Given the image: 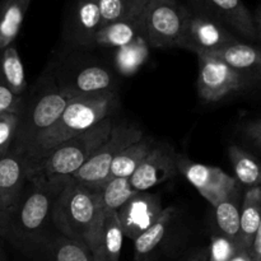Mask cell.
I'll use <instances>...</instances> for the list:
<instances>
[{"instance_id":"36","label":"cell","mask_w":261,"mask_h":261,"mask_svg":"<svg viewBox=\"0 0 261 261\" xmlns=\"http://www.w3.org/2000/svg\"><path fill=\"white\" fill-rule=\"evenodd\" d=\"M181 261H209L208 249H206V247H204V249L195 250V251L190 252L188 256L184 257Z\"/></svg>"},{"instance_id":"27","label":"cell","mask_w":261,"mask_h":261,"mask_svg":"<svg viewBox=\"0 0 261 261\" xmlns=\"http://www.w3.org/2000/svg\"><path fill=\"white\" fill-rule=\"evenodd\" d=\"M228 157L234 172V178L246 189L261 186V162L239 145H229Z\"/></svg>"},{"instance_id":"11","label":"cell","mask_w":261,"mask_h":261,"mask_svg":"<svg viewBox=\"0 0 261 261\" xmlns=\"http://www.w3.org/2000/svg\"><path fill=\"white\" fill-rule=\"evenodd\" d=\"M177 154L167 143H155L129 177L133 189L137 193H144L175 177L178 173Z\"/></svg>"},{"instance_id":"31","label":"cell","mask_w":261,"mask_h":261,"mask_svg":"<svg viewBox=\"0 0 261 261\" xmlns=\"http://www.w3.org/2000/svg\"><path fill=\"white\" fill-rule=\"evenodd\" d=\"M206 249L209 261H231L240 250L236 242L221 233L212 234L211 244Z\"/></svg>"},{"instance_id":"39","label":"cell","mask_w":261,"mask_h":261,"mask_svg":"<svg viewBox=\"0 0 261 261\" xmlns=\"http://www.w3.org/2000/svg\"><path fill=\"white\" fill-rule=\"evenodd\" d=\"M0 261H8V255L4 249V240L0 237Z\"/></svg>"},{"instance_id":"26","label":"cell","mask_w":261,"mask_h":261,"mask_svg":"<svg viewBox=\"0 0 261 261\" xmlns=\"http://www.w3.org/2000/svg\"><path fill=\"white\" fill-rule=\"evenodd\" d=\"M115 50V68L124 76H132L138 73L150 55V46L144 36Z\"/></svg>"},{"instance_id":"5","label":"cell","mask_w":261,"mask_h":261,"mask_svg":"<svg viewBox=\"0 0 261 261\" xmlns=\"http://www.w3.org/2000/svg\"><path fill=\"white\" fill-rule=\"evenodd\" d=\"M70 98L73 97L56 86L51 75L42 82L40 89L35 91L30 99L23 96L17 134L10 150L23 157L36 138L58 121Z\"/></svg>"},{"instance_id":"10","label":"cell","mask_w":261,"mask_h":261,"mask_svg":"<svg viewBox=\"0 0 261 261\" xmlns=\"http://www.w3.org/2000/svg\"><path fill=\"white\" fill-rule=\"evenodd\" d=\"M188 5V4H186ZM189 8L185 30L178 48L194 54H213L222 47L237 42L239 37L222 23Z\"/></svg>"},{"instance_id":"33","label":"cell","mask_w":261,"mask_h":261,"mask_svg":"<svg viewBox=\"0 0 261 261\" xmlns=\"http://www.w3.org/2000/svg\"><path fill=\"white\" fill-rule=\"evenodd\" d=\"M23 105V97L13 94L7 87L0 83V114L2 112H17L19 114Z\"/></svg>"},{"instance_id":"9","label":"cell","mask_w":261,"mask_h":261,"mask_svg":"<svg viewBox=\"0 0 261 261\" xmlns=\"http://www.w3.org/2000/svg\"><path fill=\"white\" fill-rule=\"evenodd\" d=\"M177 170L213 208L242 188L233 176L222 168L194 162L180 153L177 154Z\"/></svg>"},{"instance_id":"24","label":"cell","mask_w":261,"mask_h":261,"mask_svg":"<svg viewBox=\"0 0 261 261\" xmlns=\"http://www.w3.org/2000/svg\"><path fill=\"white\" fill-rule=\"evenodd\" d=\"M31 0H0V50L15 42Z\"/></svg>"},{"instance_id":"35","label":"cell","mask_w":261,"mask_h":261,"mask_svg":"<svg viewBox=\"0 0 261 261\" xmlns=\"http://www.w3.org/2000/svg\"><path fill=\"white\" fill-rule=\"evenodd\" d=\"M250 254H251L252 261H261V221L256 234H255V239L254 242H252Z\"/></svg>"},{"instance_id":"13","label":"cell","mask_w":261,"mask_h":261,"mask_svg":"<svg viewBox=\"0 0 261 261\" xmlns=\"http://www.w3.org/2000/svg\"><path fill=\"white\" fill-rule=\"evenodd\" d=\"M162 211V203L158 195L148 191L135 194L116 211L124 236L134 241L154 223Z\"/></svg>"},{"instance_id":"4","label":"cell","mask_w":261,"mask_h":261,"mask_svg":"<svg viewBox=\"0 0 261 261\" xmlns=\"http://www.w3.org/2000/svg\"><path fill=\"white\" fill-rule=\"evenodd\" d=\"M114 125V119L110 116L92 129L59 144L45 157L27 167V177H40L47 181H65L71 177L109 138Z\"/></svg>"},{"instance_id":"23","label":"cell","mask_w":261,"mask_h":261,"mask_svg":"<svg viewBox=\"0 0 261 261\" xmlns=\"http://www.w3.org/2000/svg\"><path fill=\"white\" fill-rule=\"evenodd\" d=\"M124 239V231L117 212L107 211L99 236L98 249L93 255L94 261H119Z\"/></svg>"},{"instance_id":"38","label":"cell","mask_w":261,"mask_h":261,"mask_svg":"<svg viewBox=\"0 0 261 261\" xmlns=\"http://www.w3.org/2000/svg\"><path fill=\"white\" fill-rule=\"evenodd\" d=\"M231 261H252V257L250 251H247V250H239Z\"/></svg>"},{"instance_id":"20","label":"cell","mask_w":261,"mask_h":261,"mask_svg":"<svg viewBox=\"0 0 261 261\" xmlns=\"http://www.w3.org/2000/svg\"><path fill=\"white\" fill-rule=\"evenodd\" d=\"M140 36H144L143 14L139 17L130 18V19L117 20V22L102 25L94 36L93 46L119 48Z\"/></svg>"},{"instance_id":"8","label":"cell","mask_w":261,"mask_h":261,"mask_svg":"<svg viewBox=\"0 0 261 261\" xmlns=\"http://www.w3.org/2000/svg\"><path fill=\"white\" fill-rule=\"evenodd\" d=\"M198 94L204 102H218L250 84L251 78L229 66L221 59L198 54Z\"/></svg>"},{"instance_id":"18","label":"cell","mask_w":261,"mask_h":261,"mask_svg":"<svg viewBox=\"0 0 261 261\" xmlns=\"http://www.w3.org/2000/svg\"><path fill=\"white\" fill-rule=\"evenodd\" d=\"M208 55L221 59L249 78L252 76L261 78V47L259 46L237 41Z\"/></svg>"},{"instance_id":"29","label":"cell","mask_w":261,"mask_h":261,"mask_svg":"<svg viewBox=\"0 0 261 261\" xmlns=\"http://www.w3.org/2000/svg\"><path fill=\"white\" fill-rule=\"evenodd\" d=\"M149 0H97L102 25L143 14Z\"/></svg>"},{"instance_id":"28","label":"cell","mask_w":261,"mask_h":261,"mask_svg":"<svg viewBox=\"0 0 261 261\" xmlns=\"http://www.w3.org/2000/svg\"><path fill=\"white\" fill-rule=\"evenodd\" d=\"M242 194L244 193L240 188L231 196H228L226 200L214 206V217H216V223L218 226L219 233L236 242L237 246H239L240 236V216H241Z\"/></svg>"},{"instance_id":"32","label":"cell","mask_w":261,"mask_h":261,"mask_svg":"<svg viewBox=\"0 0 261 261\" xmlns=\"http://www.w3.org/2000/svg\"><path fill=\"white\" fill-rule=\"evenodd\" d=\"M19 115L17 112L0 114V155L10 152L18 129Z\"/></svg>"},{"instance_id":"34","label":"cell","mask_w":261,"mask_h":261,"mask_svg":"<svg viewBox=\"0 0 261 261\" xmlns=\"http://www.w3.org/2000/svg\"><path fill=\"white\" fill-rule=\"evenodd\" d=\"M244 133L247 139L250 140V143H252L255 147L261 149V120H256V121L247 124L245 126Z\"/></svg>"},{"instance_id":"15","label":"cell","mask_w":261,"mask_h":261,"mask_svg":"<svg viewBox=\"0 0 261 261\" xmlns=\"http://www.w3.org/2000/svg\"><path fill=\"white\" fill-rule=\"evenodd\" d=\"M101 27L97 0H74L69 18V40L78 46L92 47L94 36Z\"/></svg>"},{"instance_id":"3","label":"cell","mask_w":261,"mask_h":261,"mask_svg":"<svg viewBox=\"0 0 261 261\" xmlns=\"http://www.w3.org/2000/svg\"><path fill=\"white\" fill-rule=\"evenodd\" d=\"M116 106V92L76 96L69 99L58 121L38 135L23 155L27 167L45 157L59 144L92 129L111 116Z\"/></svg>"},{"instance_id":"14","label":"cell","mask_w":261,"mask_h":261,"mask_svg":"<svg viewBox=\"0 0 261 261\" xmlns=\"http://www.w3.org/2000/svg\"><path fill=\"white\" fill-rule=\"evenodd\" d=\"M27 182V165L24 158L12 150L0 155V213L14 206Z\"/></svg>"},{"instance_id":"37","label":"cell","mask_w":261,"mask_h":261,"mask_svg":"<svg viewBox=\"0 0 261 261\" xmlns=\"http://www.w3.org/2000/svg\"><path fill=\"white\" fill-rule=\"evenodd\" d=\"M252 18H254V24L255 30H256V36L257 41L261 42V7L255 12V14H252Z\"/></svg>"},{"instance_id":"25","label":"cell","mask_w":261,"mask_h":261,"mask_svg":"<svg viewBox=\"0 0 261 261\" xmlns=\"http://www.w3.org/2000/svg\"><path fill=\"white\" fill-rule=\"evenodd\" d=\"M154 144V139L143 137L139 142L133 143L132 145L121 150L110 167L107 181L116 177H130L138 168V166L142 163V161L147 157Z\"/></svg>"},{"instance_id":"21","label":"cell","mask_w":261,"mask_h":261,"mask_svg":"<svg viewBox=\"0 0 261 261\" xmlns=\"http://www.w3.org/2000/svg\"><path fill=\"white\" fill-rule=\"evenodd\" d=\"M261 221V186L249 188L242 194L240 216V250L250 251Z\"/></svg>"},{"instance_id":"30","label":"cell","mask_w":261,"mask_h":261,"mask_svg":"<svg viewBox=\"0 0 261 261\" xmlns=\"http://www.w3.org/2000/svg\"><path fill=\"white\" fill-rule=\"evenodd\" d=\"M138 194L133 189L129 177H116L107 181L98 190L99 200L105 211H117Z\"/></svg>"},{"instance_id":"17","label":"cell","mask_w":261,"mask_h":261,"mask_svg":"<svg viewBox=\"0 0 261 261\" xmlns=\"http://www.w3.org/2000/svg\"><path fill=\"white\" fill-rule=\"evenodd\" d=\"M116 82L114 75L101 65H88L79 69L69 86L60 87L71 97L87 94L107 93L115 91Z\"/></svg>"},{"instance_id":"16","label":"cell","mask_w":261,"mask_h":261,"mask_svg":"<svg viewBox=\"0 0 261 261\" xmlns=\"http://www.w3.org/2000/svg\"><path fill=\"white\" fill-rule=\"evenodd\" d=\"M32 261H94L88 247L60 233H51L30 256Z\"/></svg>"},{"instance_id":"1","label":"cell","mask_w":261,"mask_h":261,"mask_svg":"<svg viewBox=\"0 0 261 261\" xmlns=\"http://www.w3.org/2000/svg\"><path fill=\"white\" fill-rule=\"evenodd\" d=\"M65 181L28 177L14 206L0 213V237L4 242L30 257L51 234L48 227L53 226V204Z\"/></svg>"},{"instance_id":"19","label":"cell","mask_w":261,"mask_h":261,"mask_svg":"<svg viewBox=\"0 0 261 261\" xmlns=\"http://www.w3.org/2000/svg\"><path fill=\"white\" fill-rule=\"evenodd\" d=\"M175 213L176 209L173 206L165 208L154 223L134 240L135 261H153L155 252L167 236L168 227L172 223Z\"/></svg>"},{"instance_id":"12","label":"cell","mask_w":261,"mask_h":261,"mask_svg":"<svg viewBox=\"0 0 261 261\" xmlns=\"http://www.w3.org/2000/svg\"><path fill=\"white\" fill-rule=\"evenodd\" d=\"M188 7L228 28L234 35L257 41L254 18L242 0H188Z\"/></svg>"},{"instance_id":"2","label":"cell","mask_w":261,"mask_h":261,"mask_svg":"<svg viewBox=\"0 0 261 261\" xmlns=\"http://www.w3.org/2000/svg\"><path fill=\"white\" fill-rule=\"evenodd\" d=\"M106 212L98 191L91 190L69 177L54 201L51 222L58 233L83 242L94 255L98 249Z\"/></svg>"},{"instance_id":"22","label":"cell","mask_w":261,"mask_h":261,"mask_svg":"<svg viewBox=\"0 0 261 261\" xmlns=\"http://www.w3.org/2000/svg\"><path fill=\"white\" fill-rule=\"evenodd\" d=\"M0 83L18 97L27 91L24 66L15 42L0 50Z\"/></svg>"},{"instance_id":"7","label":"cell","mask_w":261,"mask_h":261,"mask_svg":"<svg viewBox=\"0 0 261 261\" xmlns=\"http://www.w3.org/2000/svg\"><path fill=\"white\" fill-rule=\"evenodd\" d=\"M143 137L142 130L134 125L115 124L109 138L71 177L91 190L98 191L106 184L110 167L116 155L133 143L139 142Z\"/></svg>"},{"instance_id":"6","label":"cell","mask_w":261,"mask_h":261,"mask_svg":"<svg viewBox=\"0 0 261 261\" xmlns=\"http://www.w3.org/2000/svg\"><path fill=\"white\" fill-rule=\"evenodd\" d=\"M188 13L184 0H149L143 13V25L150 48H178Z\"/></svg>"}]
</instances>
